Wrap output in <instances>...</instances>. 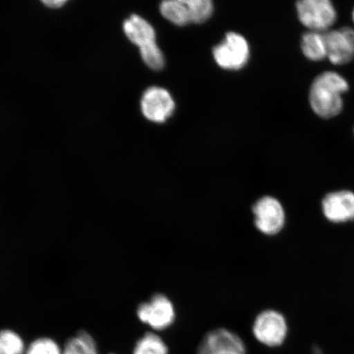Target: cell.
Segmentation results:
<instances>
[{"label": "cell", "mask_w": 354, "mask_h": 354, "mask_svg": "<svg viewBox=\"0 0 354 354\" xmlns=\"http://www.w3.org/2000/svg\"><path fill=\"white\" fill-rule=\"evenodd\" d=\"M348 88V82L342 75L333 71L321 73L310 88L309 102L313 112L322 118L337 116L343 109V95Z\"/></svg>", "instance_id": "6da1fadb"}, {"label": "cell", "mask_w": 354, "mask_h": 354, "mask_svg": "<svg viewBox=\"0 0 354 354\" xmlns=\"http://www.w3.org/2000/svg\"><path fill=\"white\" fill-rule=\"evenodd\" d=\"M296 8L301 24L310 32L324 33L337 19V12L329 0H302Z\"/></svg>", "instance_id": "7a4b0ae2"}, {"label": "cell", "mask_w": 354, "mask_h": 354, "mask_svg": "<svg viewBox=\"0 0 354 354\" xmlns=\"http://www.w3.org/2000/svg\"><path fill=\"white\" fill-rule=\"evenodd\" d=\"M252 330L259 343L267 347L275 348L285 342L288 325L282 313L276 310L267 309L256 317Z\"/></svg>", "instance_id": "3957f363"}, {"label": "cell", "mask_w": 354, "mask_h": 354, "mask_svg": "<svg viewBox=\"0 0 354 354\" xmlns=\"http://www.w3.org/2000/svg\"><path fill=\"white\" fill-rule=\"evenodd\" d=\"M254 223L258 231L272 236L281 232L286 224V212L282 203L272 196H263L252 207Z\"/></svg>", "instance_id": "277c9868"}, {"label": "cell", "mask_w": 354, "mask_h": 354, "mask_svg": "<svg viewBox=\"0 0 354 354\" xmlns=\"http://www.w3.org/2000/svg\"><path fill=\"white\" fill-rule=\"evenodd\" d=\"M137 317L141 322L153 330H163L174 324L176 313L174 303L167 296L157 294L147 302L139 305Z\"/></svg>", "instance_id": "5b68a950"}, {"label": "cell", "mask_w": 354, "mask_h": 354, "mask_svg": "<svg viewBox=\"0 0 354 354\" xmlns=\"http://www.w3.org/2000/svg\"><path fill=\"white\" fill-rule=\"evenodd\" d=\"M214 59L221 68L237 70L247 64L250 57V46L241 35L229 32L223 42L212 51Z\"/></svg>", "instance_id": "8992f818"}, {"label": "cell", "mask_w": 354, "mask_h": 354, "mask_svg": "<svg viewBox=\"0 0 354 354\" xmlns=\"http://www.w3.org/2000/svg\"><path fill=\"white\" fill-rule=\"evenodd\" d=\"M197 354H246V346L234 332L218 328L205 335L198 345Z\"/></svg>", "instance_id": "52a82bcc"}, {"label": "cell", "mask_w": 354, "mask_h": 354, "mask_svg": "<svg viewBox=\"0 0 354 354\" xmlns=\"http://www.w3.org/2000/svg\"><path fill=\"white\" fill-rule=\"evenodd\" d=\"M324 35L326 57L331 64L344 65L354 59V30L344 26L329 30Z\"/></svg>", "instance_id": "ba28073f"}, {"label": "cell", "mask_w": 354, "mask_h": 354, "mask_svg": "<svg viewBox=\"0 0 354 354\" xmlns=\"http://www.w3.org/2000/svg\"><path fill=\"white\" fill-rule=\"evenodd\" d=\"M141 110L149 121L165 122L175 109V102L169 92L160 87H150L141 99Z\"/></svg>", "instance_id": "9c48e42d"}, {"label": "cell", "mask_w": 354, "mask_h": 354, "mask_svg": "<svg viewBox=\"0 0 354 354\" xmlns=\"http://www.w3.org/2000/svg\"><path fill=\"white\" fill-rule=\"evenodd\" d=\"M322 212L331 223H343L354 220V193L339 190L326 194L322 201Z\"/></svg>", "instance_id": "30bf717a"}, {"label": "cell", "mask_w": 354, "mask_h": 354, "mask_svg": "<svg viewBox=\"0 0 354 354\" xmlns=\"http://www.w3.org/2000/svg\"><path fill=\"white\" fill-rule=\"evenodd\" d=\"M123 30L127 37L140 48L153 43L156 39L153 26L138 15H133L124 21Z\"/></svg>", "instance_id": "8fae6325"}, {"label": "cell", "mask_w": 354, "mask_h": 354, "mask_svg": "<svg viewBox=\"0 0 354 354\" xmlns=\"http://www.w3.org/2000/svg\"><path fill=\"white\" fill-rule=\"evenodd\" d=\"M303 54L308 59L322 61L326 57V48L324 35L321 32H308L305 33L301 41Z\"/></svg>", "instance_id": "7c38bea8"}, {"label": "cell", "mask_w": 354, "mask_h": 354, "mask_svg": "<svg viewBox=\"0 0 354 354\" xmlns=\"http://www.w3.org/2000/svg\"><path fill=\"white\" fill-rule=\"evenodd\" d=\"M162 15L176 25L184 26L192 22L187 0H167L160 6Z\"/></svg>", "instance_id": "4fadbf2b"}, {"label": "cell", "mask_w": 354, "mask_h": 354, "mask_svg": "<svg viewBox=\"0 0 354 354\" xmlns=\"http://www.w3.org/2000/svg\"><path fill=\"white\" fill-rule=\"evenodd\" d=\"M63 354H99V353L92 336L86 331H81L77 336L68 340Z\"/></svg>", "instance_id": "5bb4252c"}, {"label": "cell", "mask_w": 354, "mask_h": 354, "mask_svg": "<svg viewBox=\"0 0 354 354\" xmlns=\"http://www.w3.org/2000/svg\"><path fill=\"white\" fill-rule=\"evenodd\" d=\"M133 354H168V347L160 336L148 332L136 342Z\"/></svg>", "instance_id": "9a60e30c"}, {"label": "cell", "mask_w": 354, "mask_h": 354, "mask_svg": "<svg viewBox=\"0 0 354 354\" xmlns=\"http://www.w3.org/2000/svg\"><path fill=\"white\" fill-rule=\"evenodd\" d=\"M25 344L19 334L11 330L0 331V354H24Z\"/></svg>", "instance_id": "2e32d148"}, {"label": "cell", "mask_w": 354, "mask_h": 354, "mask_svg": "<svg viewBox=\"0 0 354 354\" xmlns=\"http://www.w3.org/2000/svg\"><path fill=\"white\" fill-rule=\"evenodd\" d=\"M140 55L145 64L150 68L159 71L165 65V56L156 42L140 48Z\"/></svg>", "instance_id": "e0dca14e"}, {"label": "cell", "mask_w": 354, "mask_h": 354, "mask_svg": "<svg viewBox=\"0 0 354 354\" xmlns=\"http://www.w3.org/2000/svg\"><path fill=\"white\" fill-rule=\"evenodd\" d=\"M190 21L194 24H201L209 19L214 11V6L210 0H187Z\"/></svg>", "instance_id": "ac0fdd59"}, {"label": "cell", "mask_w": 354, "mask_h": 354, "mask_svg": "<svg viewBox=\"0 0 354 354\" xmlns=\"http://www.w3.org/2000/svg\"><path fill=\"white\" fill-rule=\"evenodd\" d=\"M26 354H63V351L55 340L41 338L30 344Z\"/></svg>", "instance_id": "d6986e66"}, {"label": "cell", "mask_w": 354, "mask_h": 354, "mask_svg": "<svg viewBox=\"0 0 354 354\" xmlns=\"http://www.w3.org/2000/svg\"><path fill=\"white\" fill-rule=\"evenodd\" d=\"M43 3L48 8H57L64 6L66 1L65 0H46Z\"/></svg>", "instance_id": "ffe728a7"}, {"label": "cell", "mask_w": 354, "mask_h": 354, "mask_svg": "<svg viewBox=\"0 0 354 354\" xmlns=\"http://www.w3.org/2000/svg\"><path fill=\"white\" fill-rule=\"evenodd\" d=\"M352 17H353V24H354V8H353V10L352 12Z\"/></svg>", "instance_id": "44dd1931"}]
</instances>
